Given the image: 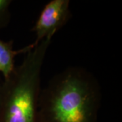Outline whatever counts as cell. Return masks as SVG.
Returning <instances> with one entry per match:
<instances>
[{"label":"cell","instance_id":"6da1fadb","mask_svg":"<svg viewBox=\"0 0 122 122\" xmlns=\"http://www.w3.org/2000/svg\"><path fill=\"white\" fill-rule=\"evenodd\" d=\"M101 92L96 78L81 67L56 74L38 100V122H98Z\"/></svg>","mask_w":122,"mask_h":122},{"label":"cell","instance_id":"7a4b0ae2","mask_svg":"<svg viewBox=\"0 0 122 122\" xmlns=\"http://www.w3.org/2000/svg\"><path fill=\"white\" fill-rule=\"evenodd\" d=\"M52 38L25 54L22 63L0 84V122H38L41 71Z\"/></svg>","mask_w":122,"mask_h":122},{"label":"cell","instance_id":"3957f363","mask_svg":"<svg viewBox=\"0 0 122 122\" xmlns=\"http://www.w3.org/2000/svg\"><path fill=\"white\" fill-rule=\"evenodd\" d=\"M71 17L69 0H51L44 5L33 28L38 44L46 38H52Z\"/></svg>","mask_w":122,"mask_h":122},{"label":"cell","instance_id":"277c9868","mask_svg":"<svg viewBox=\"0 0 122 122\" xmlns=\"http://www.w3.org/2000/svg\"><path fill=\"white\" fill-rule=\"evenodd\" d=\"M33 43L25 48L15 50L13 49V41H5L0 39V75H2L4 79L12 74L16 67L14 66L15 56L20 54H26L33 48Z\"/></svg>","mask_w":122,"mask_h":122},{"label":"cell","instance_id":"5b68a950","mask_svg":"<svg viewBox=\"0 0 122 122\" xmlns=\"http://www.w3.org/2000/svg\"><path fill=\"white\" fill-rule=\"evenodd\" d=\"M12 2L11 0H0V29L5 28L10 21V6Z\"/></svg>","mask_w":122,"mask_h":122}]
</instances>
